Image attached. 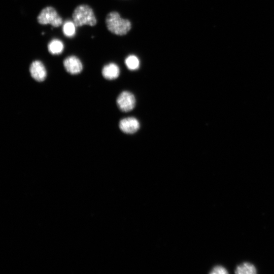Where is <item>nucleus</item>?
Masks as SVG:
<instances>
[{
  "instance_id": "nucleus-4",
  "label": "nucleus",
  "mask_w": 274,
  "mask_h": 274,
  "mask_svg": "<svg viewBox=\"0 0 274 274\" xmlns=\"http://www.w3.org/2000/svg\"><path fill=\"white\" fill-rule=\"evenodd\" d=\"M135 98L131 92L124 91L121 92L117 98V105L123 112H127L133 109L135 105Z\"/></svg>"
},
{
  "instance_id": "nucleus-10",
  "label": "nucleus",
  "mask_w": 274,
  "mask_h": 274,
  "mask_svg": "<svg viewBox=\"0 0 274 274\" xmlns=\"http://www.w3.org/2000/svg\"><path fill=\"white\" fill-rule=\"evenodd\" d=\"M63 43L58 39H53L48 44V49L49 52L53 55L60 54L63 50Z\"/></svg>"
},
{
  "instance_id": "nucleus-8",
  "label": "nucleus",
  "mask_w": 274,
  "mask_h": 274,
  "mask_svg": "<svg viewBox=\"0 0 274 274\" xmlns=\"http://www.w3.org/2000/svg\"><path fill=\"white\" fill-rule=\"evenodd\" d=\"M119 74V68L114 63H109L105 65L102 69V75L103 77L108 80H113L117 78Z\"/></svg>"
},
{
  "instance_id": "nucleus-1",
  "label": "nucleus",
  "mask_w": 274,
  "mask_h": 274,
  "mask_svg": "<svg viewBox=\"0 0 274 274\" xmlns=\"http://www.w3.org/2000/svg\"><path fill=\"white\" fill-rule=\"evenodd\" d=\"M106 23L110 31L119 36L126 35L131 26L130 22L121 18L117 12H111L107 15Z\"/></svg>"
},
{
  "instance_id": "nucleus-2",
  "label": "nucleus",
  "mask_w": 274,
  "mask_h": 274,
  "mask_svg": "<svg viewBox=\"0 0 274 274\" xmlns=\"http://www.w3.org/2000/svg\"><path fill=\"white\" fill-rule=\"evenodd\" d=\"M73 22L76 26L83 25L94 26L96 19L92 9L88 5H81L77 6L73 13Z\"/></svg>"
},
{
  "instance_id": "nucleus-13",
  "label": "nucleus",
  "mask_w": 274,
  "mask_h": 274,
  "mask_svg": "<svg viewBox=\"0 0 274 274\" xmlns=\"http://www.w3.org/2000/svg\"><path fill=\"white\" fill-rule=\"evenodd\" d=\"M212 274H227L228 272L226 268L221 265L215 266L210 272Z\"/></svg>"
},
{
  "instance_id": "nucleus-11",
  "label": "nucleus",
  "mask_w": 274,
  "mask_h": 274,
  "mask_svg": "<svg viewBox=\"0 0 274 274\" xmlns=\"http://www.w3.org/2000/svg\"><path fill=\"white\" fill-rule=\"evenodd\" d=\"M76 25L73 21H66L62 26L63 34L67 37L72 38L76 33Z\"/></svg>"
},
{
  "instance_id": "nucleus-9",
  "label": "nucleus",
  "mask_w": 274,
  "mask_h": 274,
  "mask_svg": "<svg viewBox=\"0 0 274 274\" xmlns=\"http://www.w3.org/2000/svg\"><path fill=\"white\" fill-rule=\"evenodd\" d=\"M234 272L238 274H255L257 273V269L253 264L246 262L236 266Z\"/></svg>"
},
{
  "instance_id": "nucleus-6",
  "label": "nucleus",
  "mask_w": 274,
  "mask_h": 274,
  "mask_svg": "<svg viewBox=\"0 0 274 274\" xmlns=\"http://www.w3.org/2000/svg\"><path fill=\"white\" fill-rule=\"evenodd\" d=\"M140 126L139 121L132 117L121 119L119 124L120 130L127 134H132L136 132L140 128Z\"/></svg>"
},
{
  "instance_id": "nucleus-5",
  "label": "nucleus",
  "mask_w": 274,
  "mask_h": 274,
  "mask_svg": "<svg viewBox=\"0 0 274 274\" xmlns=\"http://www.w3.org/2000/svg\"><path fill=\"white\" fill-rule=\"evenodd\" d=\"M63 65L65 70L72 75L80 73L83 69V65L80 60L75 56H70L63 60Z\"/></svg>"
},
{
  "instance_id": "nucleus-3",
  "label": "nucleus",
  "mask_w": 274,
  "mask_h": 274,
  "mask_svg": "<svg viewBox=\"0 0 274 274\" xmlns=\"http://www.w3.org/2000/svg\"><path fill=\"white\" fill-rule=\"evenodd\" d=\"M37 20L41 24H50L54 27H59L63 22L62 18L52 7L44 8L38 15Z\"/></svg>"
},
{
  "instance_id": "nucleus-7",
  "label": "nucleus",
  "mask_w": 274,
  "mask_h": 274,
  "mask_svg": "<svg viewBox=\"0 0 274 274\" xmlns=\"http://www.w3.org/2000/svg\"><path fill=\"white\" fill-rule=\"evenodd\" d=\"M31 76L37 81L42 82L46 77L47 72L43 63L40 60L33 61L29 67Z\"/></svg>"
},
{
  "instance_id": "nucleus-12",
  "label": "nucleus",
  "mask_w": 274,
  "mask_h": 274,
  "mask_svg": "<svg viewBox=\"0 0 274 274\" xmlns=\"http://www.w3.org/2000/svg\"><path fill=\"white\" fill-rule=\"evenodd\" d=\"M125 63L127 67L131 71L137 70L140 66L139 58L133 55L128 56L125 59Z\"/></svg>"
}]
</instances>
